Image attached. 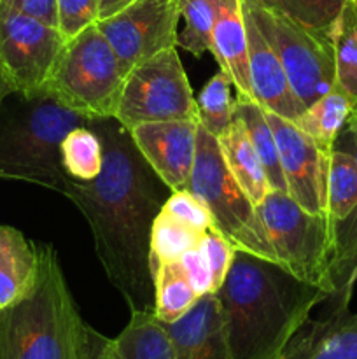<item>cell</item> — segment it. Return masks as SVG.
<instances>
[{"label":"cell","instance_id":"9a60e30c","mask_svg":"<svg viewBox=\"0 0 357 359\" xmlns=\"http://www.w3.org/2000/svg\"><path fill=\"white\" fill-rule=\"evenodd\" d=\"M164 328L170 337L172 359H234L216 293L200 297L188 314Z\"/></svg>","mask_w":357,"mask_h":359},{"label":"cell","instance_id":"44dd1931","mask_svg":"<svg viewBox=\"0 0 357 359\" xmlns=\"http://www.w3.org/2000/svg\"><path fill=\"white\" fill-rule=\"evenodd\" d=\"M233 114L240 118V121L244 123L248 139H251L255 153L261 158V163L265 167L272 191L287 193L286 179H284L279 151H276L275 135H273L268 118H266L265 109L254 98L241 97V95L234 93Z\"/></svg>","mask_w":357,"mask_h":359},{"label":"cell","instance_id":"4fadbf2b","mask_svg":"<svg viewBox=\"0 0 357 359\" xmlns=\"http://www.w3.org/2000/svg\"><path fill=\"white\" fill-rule=\"evenodd\" d=\"M136 149L170 191L189 186L198 142V121L146 123L130 130Z\"/></svg>","mask_w":357,"mask_h":359},{"label":"cell","instance_id":"f35d334b","mask_svg":"<svg viewBox=\"0 0 357 359\" xmlns=\"http://www.w3.org/2000/svg\"><path fill=\"white\" fill-rule=\"evenodd\" d=\"M136 0H97L98 6V21L112 18L114 14L121 13L128 6H132Z\"/></svg>","mask_w":357,"mask_h":359},{"label":"cell","instance_id":"e575fe53","mask_svg":"<svg viewBox=\"0 0 357 359\" xmlns=\"http://www.w3.org/2000/svg\"><path fill=\"white\" fill-rule=\"evenodd\" d=\"M329 283L331 293L326 300L329 302V311L349 307L354 286L357 283V249L350 256L329 266Z\"/></svg>","mask_w":357,"mask_h":359},{"label":"cell","instance_id":"d590c367","mask_svg":"<svg viewBox=\"0 0 357 359\" xmlns=\"http://www.w3.org/2000/svg\"><path fill=\"white\" fill-rule=\"evenodd\" d=\"M178 265H181L182 272L188 277L189 284H191L198 297L214 293L212 273H210L209 263H206L205 256L200 249V244L196 248L189 249L188 252H184L178 258Z\"/></svg>","mask_w":357,"mask_h":359},{"label":"cell","instance_id":"83f0119b","mask_svg":"<svg viewBox=\"0 0 357 359\" xmlns=\"http://www.w3.org/2000/svg\"><path fill=\"white\" fill-rule=\"evenodd\" d=\"M230 77L219 70L209 83L203 86L196 98L198 105V123L217 139L227 130L233 121V100H231Z\"/></svg>","mask_w":357,"mask_h":359},{"label":"cell","instance_id":"f546056e","mask_svg":"<svg viewBox=\"0 0 357 359\" xmlns=\"http://www.w3.org/2000/svg\"><path fill=\"white\" fill-rule=\"evenodd\" d=\"M177 7L184 20V28L177 34L178 48L195 56L210 51L216 0H177Z\"/></svg>","mask_w":357,"mask_h":359},{"label":"cell","instance_id":"484cf974","mask_svg":"<svg viewBox=\"0 0 357 359\" xmlns=\"http://www.w3.org/2000/svg\"><path fill=\"white\" fill-rule=\"evenodd\" d=\"M203 233L186 226L181 221L161 210L150 231V269H158L160 263L178 262L184 252L196 248L202 241Z\"/></svg>","mask_w":357,"mask_h":359},{"label":"cell","instance_id":"5b68a950","mask_svg":"<svg viewBox=\"0 0 357 359\" xmlns=\"http://www.w3.org/2000/svg\"><path fill=\"white\" fill-rule=\"evenodd\" d=\"M126 72L97 25L69 39L46 93L88 118H114Z\"/></svg>","mask_w":357,"mask_h":359},{"label":"cell","instance_id":"4dcf8cb0","mask_svg":"<svg viewBox=\"0 0 357 359\" xmlns=\"http://www.w3.org/2000/svg\"><path fill=\"white\" fill-rule=\"evenodd\" d=\"M161 210L174 219L184 223L186 226L200 231V233H205L209 228H214L212 216L206 210V207L188 189L186 191H172Z\"/></svg>","mask_w":357,"mask_h":359},{"label":"cell","instance_id":"ba28073f","mask_svg":"<svg viewBox=\"0 0 357 359\" xmlns=\"http://www.w3.org/2000/svg\"><path fill=\"white\" fill-rule=\"evenodd\" d=\"M244 9L272 44L301 107L308 109L336 84L332 35L312 30L258 0H241Z\"/></svg>","mask_w":357,"mask_h":359},{"label":"cell","instance_id":"d4e9b609","mask_svg":"<svg viewBox=\"0 0 357 359\" xmlns=\"http://www.w3.org/2000/svg\"><path fill=\"white\" fill-rule=\"evenodd\" d=\"M102 142L90 125L66 133L62 142V163L63 170L72 181H93L102 172Z\"/></svg>","mask_w":357,"mask_h":359},{"label":"cell","instance_id":"d6986e66","mask_svg":"<svg viewBox=\"0 0 357 359\" xmlns=\"http://www.w3.org/2000/svg\"><path fill=\"white\" fill-rule=\"evenodd\" d=\"M217 142H219L220 153H223L230 174L233 175L241 191L251 198V202L259 205L265 196L272 191V188H270L261 158L255 153L240 118L233 114V121L223 135L217 137Z\"/></svg>","mask_w":357,"mask_h":359},{"label":"cell","instance_id":"603a6c76","mask_svg":"<svg viewBox=\"0 0 357 359\" xmlns=\"http://www.w3.org/2000/svg\"><path fill=\"white\" fill-rule=\"evenodd\" d=\"M357 203V160L349 149L335 146L326 175V216L332 226L342 223Z\"/></svg>","mask_w":357,"mask_h":359},{"label":"cell","instance_id":"30bf717a","mask_svg":"<svg viewBox=\"0 0 357 359\" xmlns=\"http://www.w3.org/2000/svg\"><path fill=\"white\" fill-rule=\"evenodd\" d=\"M65 42L56 27L0 2V65L13 91L42 93Z\"/></svg>","mask_w":357,"mask_h":359},{"label":"cell","instance_id":"5bb4252c","mask_svg":"<svg viewBox=\"0 0 357 359\" xmlns=\"http://www.w3.org/2000/svg\"><path fill=\"white\" fill-rule=\"evenodd\" d=\"M244 6V4H241ZM245 32H247V58L248 77H251L252 98L268 112L296 121L304 109L298 102L296 95L290 90L289 79L280 63L279 56L273 51L272 44L266 41L262 32L244 9Z\"/></svg>","mask_w":357,"mask_h":359},{"label":"cell","instance_id":"b9f144b4","mask_svg":"<svg viewBox=\"0 0 357 359\" xmlns=\"http://www.w3.org/2000/svg\"><path fill=\"white\" fill-rule=\"evenodd\" d=\"M350 2H352V4H354V6H356V7H357V0H350Z\"/></svg>","mask_w":357,"mask_h":359},{"label":"cell","instance_id":"2e32d148","mask_svg":"<svg viewBox=\"0 0 357 359\" xmlns=\"http://www.w3.org/2000/svg\"><path fill=\"white\" fill-rule=\"evenodd\" d=\"M279 359H357V312L346 307L308 319Z\"/></svg>","mask_w":357,"mask_h":359},{"label":"cell","instance_id":"8992f818","mask_svg":"<svg viewBox=\"0 0 357 359\" xmlns=\"http://www.w3.org/2000/svg\"><path fill=\"white\" fill-rule=\"evenodd\" d=\"M188 191L192 193L212 216L214 228L237 251L276 262L258 209L230 174L219 142L198 123L196 156Z\"/></svg>","mask_w":357,"mask_h":359},{"label":"cell","instance_id":"4316f807","mask_svg":"<svg viewBox=\"0 0 357 359\" xmlns=\"http://www.w3.org/2000/svg\"><path fill=\"white\" fill-rule=\"evenodd\" d=\"M336 84L357 100V7L346 4L332 28Z\"/></svg>","mask_w":357,"mask_h":359},{"label":"cell","instance_id":"ffe728a7","mask_svg":"<svg viewBox=\"0 0 357 359\" xmlns=\"http://www.w3.org/2000/svg\"><path fill=\"white\" fill-rule=\"evenodd\" d=\"M354 104L356 98L346 93L340 84H335L324 97L304 109L294 125L303 130L317 144L318 149L329 156L335 149L336 139L345 128Z\"/></svg>","mask_w":357,"mask_h":359},{"label":"cell","instance_id":"836d02e7","mask_svg":"<svg viewBox=\"0 0 357 359\" xmlns=\"http://www.w3.org/2000/svg\"><path fill=\"white\" fill-rule=\"evenodd\" d=\"M58 4V30L63 37H76L91 25L98 23L97 0H56Z\"/></svg>","mask_w":357,"mask_h":359},{"label":"cell","instance_id":"7c38bea8","mask_svg":"<svg viewBox=\"0 0 357 359\" xmlns=\"http://www.w3.org/2000/svg\"><path fill=\"white\" fill-rule=\"evenodd\" d=\"M266 112L279 151L287 195L312 214L326 216V175L328 160L317 144L293 121Z\"/></svg>","mask_w":357,"mask_h":359},{"label":"cell","instance_id":"74e56055","mask_svg":"<svg viewBox=\"0 0 357 359\" xmlns=\"http://www.w3.org/2000/svg\"><path fill=\"white\" fill-rule=\"evenodd\" d=\"M88 359H122L114 339H107L90 326L88 330Z\"/></svg>","mask_w":357,"mask_h":359},{"label":"cell","instance_id":"ac0fdd59","mask_svg":"<svg viewBox=\"0 0 357 359\" xmlns=\"http://www.w3.org/2000/svg\"><path fill=\"white\" fill-rule=\"evenodd\" d=\"M38 272L35 244L21 231L0 224V311L18 304L34 287Z\"/></svg>","mask_w":357,"mask_h":359},{"label":"cell","instance_id":"cb8c5ba5","mask_svg":"<svg viewBox=\"0 0 357 359\" xmlns=\"http://www.w3.org/2000/svg\"><path fill=\"white\" fill-rule=\"evenodd\" d=\"M178 262H164L154 270V316L163 325L177 321L198 302Z\"/></svg>","mask_w":357,"mask_h":359},{"label":"cell","instance_id":"7402d4cb","mask_svg":"<svg viewBox=\"0 0 357 359\" xmlns=\"http://www.w3.org/2000/svg\"><path fill=\"white\" fill-rule=\"evenodd\" d=\"M130 312L128 325L114 339L122 359H172L170 337L154 312Z\"/></svg>","mask_w":357,"mask_h":359},{"label":"cell","instance_id":"8d00e7d4","mask_svg":"<svg viewBox=\"0 0 357 359\" xmlns=\"http://www.w3.org/2000/svg\"><path fill=\"white\" fill-rule=\"evenodd\" d=\"M6 6L35 18L46 25L58 28V4L56 0H0Z\"/></svg>","mask_w":357,"mask_h":359},{"label":"cell","instance_id":"60d3db41","mask_svg":"<svg viewBox=\"0 0 357 359\" xmlns=\"http://www.w3.org/2000/svg\"><path fill=\"white\" fill-rule=\"evenodd\" d=\"M10 91H13V88H10L9 81H7L6 74H4L2 65H0V102H2L4 98L10 93Z\"/></svg>","mask_w":357,"mask_h":359},{"label":"cell","instance_id":"6da1fadb","mask_svg":"<svg viewBox=\"0 0 357 359\" xmlns=\"http://www.w3.org/2000/svg\"><path fill=\"white\" fill-rule=\"evenodd\" d=\"M102 142V172L90 182H66L65 195L86 217L108 283L130 311L154 309L150 231L170 195L115 118L91 119Z\"/></svg>","mask_w":357,"mask_h":359},{"label":"cell","instance_id":"3957f363","mask_svg":"<svg viewBox=\"0 0 357 359\" xmlns=\"http://www.w3.org/2000/svg\"><path fill=\"white\" fill-rule=\"evenodd\" d=\"M38 272L18 304L0 311V359H88V330L51 245L35 244Z\"/></svg>","mask_w":357,"mask_h":359},{"label":"cell","instance_id":"1f68e13d","mask_svg":"<svg viewBox=\"0 0 357 359\" xmlns=\"http://www.w3.org/2000/svg\"><path fill=\"white\" fill-rule=\"evenodd\" d=\"M335 146L343 147V149H349L357 160V144L354 142V139L350 137V133L346 132L345 128H343L342 133L338 135ZM331 233H332V258H331V265H332V263L350 256L357 249V203L356 207H354L352 212H350L342 223L332 226Z\"/></svg>","mask_w":357,"mask_h":359},{"label":"cell","instance_id":"9c48e42d","mask_svg":"<svg viewBox=\"0 0 357 359\" xmlns=\"http://www.w3.org/2000/svg\"><path fill=\"white\" fill-rule=\"evenodd\" d=\"M114 118L128 132L146 123L198 121V105L177 48L158 53L126 74Z\"/></svg>","mask_w":357,"mask_h":359},{"label":"cell","instance_id":"277c9868","mask_svg":"<svg viewBox=\"0 0 357 359\" xmlns=\"http://www.w3.org/2000/svg\"><path fill=\"white\" fill-rule=\"evenodd\" d=\"M91 118L59 104L42 91H10L0 102V179L23 181L63 193L62 142L66 133L88 126Z\"/></svg>","mask_w":357,"mask_h":359},{"label":"cell","instance_id":"8fae6325","mask_svg":"<svg viewBox=\"0 0 357 359\" xmlns=\"http://www.w3.org/2000/svg\"><path fill=\"white\" fill-rule=\"evenodd\" d=\"M177 0H136L97 27L126 74L164 49L177 48Z\"/></svg>","mask_w":357,"mask_h":359},{"label":"cell","instance_id":"e0dca14e","mask_svg":"<svg viewBox=\"0 0 357 359\" xmlns=\"http://www.w3.org/2000/svg\"><path fill=\"white\" fill-rule=\"evenodd\" d=\"M210 53L219 63L220 70L231 79L237 95L252 98L241 0H216Z\"/></svg>","mask_w":357,"mask_h":359},{"label":"cell","instance_id":"52a82bcc","mask_svg":"<svg viewBox=\"0 0 357 359\" xmlns=\"http://www.w3.org/2000/svg\"><path fill=\"white\" fill-rule=\"evenodd\" d=\"M255 209L279 265L329 298L332 233L328 216L308 212L282 191H270Z\"/></svg>","mask_w":357,"mask_h":359},{"label":"cell","instance_id":"ab89813d","mask_svg":"<svg viewBox=\"0 0 357 359\" xmlns=\"http://www.w3.org/2000/svg\"><path fill=\"white\" fill-rule=\"evenodd\" d=\"M345 130L350 133V137L354 139V142L357 144V100H356V104H354L352 111H350L349 119H346Z\"/></svg>","mask_w":357,"mask_h":359},{"label":"cell","instance_id":"f1b7e54d","mask_svg":"<svg viewBox=\"0 0 357 359\" xmlns=\"http://www.w3.org/2000/svg\"><path fill=\"white\" fill-rule=\"evenodd\" d=\"M262 6L312 28L332 34L336 21L350 0H258Z\"/></svg>","mask_w":357,"mask_h":359},{"label":"cell","instance_id":"d6a6232c","mask_svg":"<svg viewBox=\"0 0 357 359\" xmlns=\"http://www.w3.org/2000/svg\"><path fill=\"white\" fill-rule=\"evenodd\" d=\"M200 249L209 263L210 273H212L214 293L220 287L231 269L234 258V248L216 230L209 228L200 241Z\"/></svg>","mask_w":357,"mask_h":359},{"label":"cell","instance_id":"7a4b0ae2","mask_svg":"<svg viewBox=\"0 0 357 359\" xmlns=\"http://www.w3.org/2000/svg\"><path fill=\"white\" fill-rule=\"evenodd\" d=\"M216 297L234 359H279L310 312L328 300L324 290L279 263L237 249Z\"/></svg>","mask_w":357,"mask_h":359}]
</instances>
